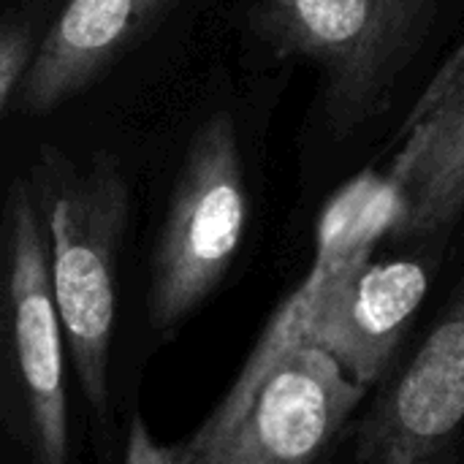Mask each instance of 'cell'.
Segmentation results:
<instances>
[{"label": "cell", "instance_id": "cell-1", "mask_svg": "<svg viewBox=\"0 0 464 464\" xmlns=\"http://www.w3.org/2000/svg\"><path fill=\"white\" fill-rule=\"evenodd\" d=\"M38 201L49 280L82 397L109 413V364L117 321V266L130 220V185L109 155L87 166L44 144L27 174Z\"/></svg>", "mask_w": 464, "mask_h": 464}, {"label": "cell", "instance_id": "cell-2", "mask_svg": "<svg viewBox=\"0 0 464 464\" xmlns=\"http://www.w3.org/2000/svg\"><path fill=\"white\" fill-rule=\"evenodd\" d=\"M68 348L27 177L0 209V427L30 464H71Z\"/></svg>", "mask_w": 464, "mask_h": 464}, {"label": "cell", "instance_id": "cell-3", "mask_svg": "<svg viewBox=\"0 0 464 464\" xmlns=\"http://www.w3.org/2000/svg\"><path fill=\"white\" fill-rule=\"evenodd\" d=\"M247 226V185L231 114H209L188 141L150 264L147 318L171 334L231 269Z\"/></svg>", "mask_w": 464, "mask_h": 464}, {"label": "cell", "instance_id": "cell-4", "mask_svg": "<svg viewBox=\"0 0 464 464\" xmlns=\"http://www.w3.org/2000/svg\"><path fill=\"white\" fill-rule=\"evenodd\" d=\"M438 0H258L256 27L326 79L332 122L348 130L375 114L421 44Z\"/></svg>", "mask_w": 464, "mask_h": 464}, {"label": "cell", "instance_id": "cell-5", "mask_svg": "<svg viewBox=\"0 0 464 464\" xmlns=\"http://www.w3.org/2000/svg\"><path fill=\"white\" fill-rule=\"evenodd\" d=\"M345 432V464H451L464 438V283L411 362Z\"/></svg>", "mask_w": 464, "mask_h": 464}, {"label": "cell", "instance_id": "cell-6", "mask_svg": "<svg viewBox=\"0 0 464 464\" xmlns=\"http://www.w3.org/2000/svg\"><path fill=\"white\" fill-rule=\"evenodd\" d=\"M364 394L324 351L294 348L266 372L239 419L188 462L318 464Z\"/></svg>", "mask_w": 464, "mask_h": 464}, {"label": "cell", "instance_id": "cell-7", "mask_svg": "<svg viewBox=\"0 0 464 464\" xmlns=\"http://www.w3.org/2000/svg\"><path fill=\"white\" fill-rule=\"evenodd\" d=\"M334 266L304 345L332 356L351 383L370 392L430 291V272L411 258L370 261V247L318 237Z\"/></svg>", "mask_w": 464, "mask_h": 464}, {"label": "cell", "instance_id": "cell-8", "mask_svg": "<svg viewBox=\"0 0 464 464\" xmlns=\"http://www.w3.org/2000/svg\"><path fill=\"white\" fill-rule=\"evenodd\" d=\"M405 130L381 179L397 204L392 237L416 239L446 228L464 207V46L435 76Z\"/></svg>", "mask_w": 464, "mask_h": 464}, {"label": "cell", "instance_id": "cell-9", "mask_svg": "<svg viewBox=\"0 0 464 464\" xmlns=\"http://www.w3.org/2000/svg\"><path fill=\"white\" fill-rule=\"evenodd\" d=\"M174 0H68L35 46L22 106L49 114L106 73Z\"/></svg>", "mask_w": 464, "mask_h": 464}, {"label": "cell", "instance_id": "cell-10", "mask_svg": "<svg viewBox=\"0 0 464 464\" xmlns=\"http://www.w3.org/2000/svg\"><path fill=\"white\" fill-rule=\"evenodd\" d=\"M35 46V27L30 19H11L0 24V114L22 84Z\"/></svg>", "mask_w": 464, "mask_h": 464}, {"label": "cell", "instance_id": "cell-11", "mask_svg": "<svg viewBox=\"0 0 464 464\" xmlns=\"http://www.w3.org/2000/svg\"><path fill=\"white\" fill-rule=\"evenodd\" d=\"M122 464H190L182 446H160L141 416H133L128 440H125V457Z\"/></svg>", "mask_w": 464, "mask_h": 464}]
</instances>
